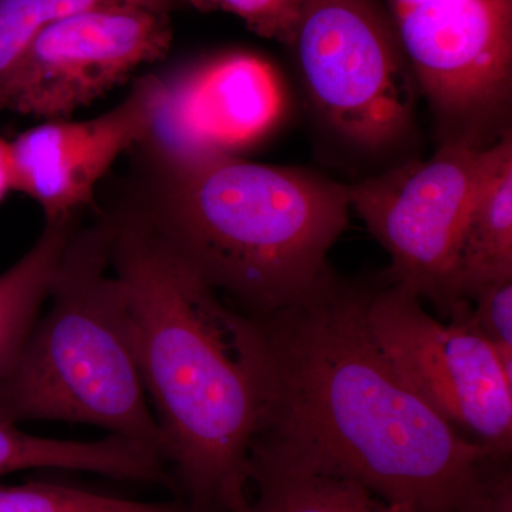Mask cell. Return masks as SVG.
Returning a JSON list of instances; mask_svg holds the SVG:
<instances>
[{"mask_svg": "<svg viewBox=\"0 0 512 512\" xmlns=\"http://www.w3.org/2000/svg\"><path fill=\"white\" fill-rule=\"evenodd\" d=\"M375 286L335 272L254 319L261 356L256 436L414 512H478L511 457L464 436L394 369L367 322Z\"/></svg>", "mask_w": 512, "mask_h": 512, "instance_id": "6da1fadb", "label": "cell"}, {"mask_svg": "<svg viewBox=\"0 0 512 512\" xmlns=\"http://www.w3.org/2000/svg\"><path fill=\"white\" fill-rule=\"evenodd\" d=\"M106 214L165 463L192 510L235 512L248 501L262 420L254 320L205 284L130 202Z\"/></svg>", "mask_w": 512, "mask_h": 512, "instance_id": "7a4b0ae2", "label": "cell"}, {"mask_svg": "<svg viewBox=\"0 0 512 512\" xmlns=\"http://www.w3.org/2000/svg\"><path fill=\"white\" fill-rule=\"evenodd\" d=\"M127 202L234 308L264 316L330 275L349 227L348 185L234 154L174 153L140 143Z\"/></svg>", "mask_w": 512, "mask_h": 512, "instance_id": "3957f363", "label": "cell"}, {"mask_svg": "<svg viewBox=\"0 0 512 512\" xmlns=\"http://www.w3.org/2000/svg\"><path fill=\"white\" fill-rule=\"evenodd\" d=\"M111 235L106 212L74 229L50 284L49 311L0 383V420L90 424L164 460L126 293L111 268Z\"/></svg>", "mask_w": 512, "mask_h": 512, "instance_id": "277c9868", "label": "cell"}, {"mask_svg": "<svg viewBox=\"0 0 512 512\" xmlns=\"http://www.w3.org/2000/svg\"><path fill=\"white\" fill-rule=\"evenodd\" d=\"M291 47L313 106L350 146L379 153L412 133L419 90L380 0H305Z\"/></svg>", "mask_w": 512, "mask_h": 512, "instance_id": "5b68a950", "label": "cell"}, {"mask_svg": "<svg viewBox=\"0 0 512 512\" xmlns=\"http://www.w3.org/2000/svg\"><path fill=\"white\" fill-rule=\"evenodd\" d=\"M448 322L396 284L373 288L367 322L394 369L434 412L501 456L512 451V375L474 326L468 302L447 309Z\"/></svg>", "mask_w": 512, "mask_h": 512, "instance_id": "8992f818", "label": "cell"}, {"mask_svg": "<svg viewBox=\"0 0 512 512\" xmlns=\"http://www.w3.org/2000/svg\"><path fill=\"white\" fill-rule=\"evenodd\" d=\"M485 146L476 138L448 137L427 160L348 185L350 208L389 255L383 281L439 311Z\"/></svg>", "mask_w": 512, "mask_h": 512, "instance_id": "52a82bcc", "label": "cell"}, {"mask_svg": "<svg viewBox=\"0 0 512 512\" xmlns=\"http://www.w3.org/2000/svg\"><path fill=\"white\" fill-rule=\"evenodd\" d=\"M173 39L170 13L104 6L46 26L0 84V110L66 120L163 59Z\"/></svg>", "mask_w": 512, "mask_h": 512, "instance_id": "ba28073f", "label": "cell"}, {"mask_svg": "<svg viewBox=\"0 0 512 512\" xmlns=\"http://www.w3.org/2000/svg\"><path fill=\"white\" fill-rule=\"evenodd\" d=\"M163 77H140L119 106L96 119L52 120L10 143L15 191L42 207L45 221L83 215L114 163L153 130Z\"/></svg>", "mask_w": 512, "mask_h": 512, "instance_id": "9c48e42d", "label": "cell"}, {"mask_svg": "<svg viewBox=\"0 0 512 512\" xmlns=\"http://www.w3.org/2000/svg\"><path fill=\"white\" fill-rule=\"evenodd\" d=\"M163 83L143 143L165 151L234 154L265 137L285 111L278 73L251 55L218 57Z\"/></svg>", "mask_w": 512, "mask_h": 512, "instance_id": "30bf717a", "label": "cell"}, {"mask_svg": "<svg viewBox=\"0 0 512 512\" xmlns=\"http://www.w3.org/2000/svg\"><path fill=\"white\" fill-rule=\"evenodd\" d=\"M512 279V136L510 130L487 144L456 252L444 286L440 312L470 301L485 286Z\"/></svg>", "mask_w": 512, "mask_h": 512, "instance_id": "8fae6325", "label": "cell"}, {"mask_svg": "<svg viewBox=\"0 0 512 512\" xmlns=\"http://www.w3.org/2000/svg\"><path fill=\"white\" fill-rule=\"evenodd\" d=\"M249 488L254 495L235 512H414L261 436L249 453Z\"/></svg>", "mask_w": 512, "mask_h": 512, "instance_id": "7c38bea8", "label": "cell"}, {"mask_svg": "<svg viewBox=\"0 0 512 512\" xmlns=\"http://www.w3.org/2000/svg\"><path fill=\"white\" fill-rule=\"evenodd\" d=\"M35 468L87 471L177 490L163 458L127 437L111 434L99 441L46 439L0 420V476Z\"/></svg>", "mask_w": 512, "mask_h": 512, "instance_id": "4fadbf2b", "label": "cell"}, {"mask_svg": "<svg viewBox=\"0 0 512 512\" xmlns=\"http://www.w3.org/2000/svg\"><path fill=\"white\" fill-rule=\"evenodd\" d=\"M80 222L82 215L46 221L32 248L0 275V383L39 318L64 247Z\"/></svg>", "mask_w": 512, "mask_h": 512, "instance_id": "5bb4252c", "label": "cell"}, {"mask_svg": "<svg viewBox=\"0 0 512 512\" xmlns=\"http://www.w3.org/2000/svg\"><path fill=\"white\" fill-rule=\"evenodd\" d=\"M119 5L167 13L181 6L178 0H0V84L46 26L86 10Z\"/></svg>", "mask_w": 512, "mask_h": 512, "instance_id": "9a60e30c", "label": "cell"}, {"mask_svg": "<svg viewBox=\"0 0 512 512\" xmlns=\"http://www.w3.org/2000/svg\"><path fill=\"white\" fill-rule=\"evenodd\" d=\"M187 504L121 500L50 483L0 485V512H188Z\"/></svg>", "mask_w": 512, "mask_h": 512, "instance_id": "2e32d148", "label": "cell"}, {"mask_svg": "<svg viewBox=\"0 0 512 512\" xmlns=\"http://www.w3.org/2000/svg\"><path fill=\"white\" fill-rule=\"evenodd\" d=\"M201 12L237 16L255 35L292 46L305 0H178Z\"/></svg>", "mask_w": 512, "mask_h": 512, "instance_id": "e0dca14e", "label": "cell"}, {"mask_svg": "<svg viewBox=\"0 0 512 512\" xmlns=\"http://www.w3.org/2000/svg\"><path fill=\"white\" fill-rule=\"evenodd\" d=\"M467 302L474 326L512 375V279L485 286Z\"/></svg>", "mask_w": 512, "mask_h": 512, "instance_id": "ac0fdd59", "label": "cell"}, {"mask_svg": "<svg viewBox=\"0 0 512 512\" xmlns=\"http://www.w3.org/2000/svg\"><path fill=\"white\" fill-rule=\"evenodd\" d=\"M10 191H15V167H13L10 143L0 137V202Z\"/></svg>", "mask_w": 512, "mask_h": 512, "instance_id": "d6986e66", "label": "cell"}, {"mask_svg": "<svg viewBox=\"0 0 512 512\" xmlns=\"http://www.w3.org/2000/svg\"><path fill=\"white\" fill-rule=\"evenodd\" d=\"M478 512H512V480L505 481Z\"/></svg>", "mask_w": 512, "mask_h": 512, "instance_id": "ffe728a7", "label": "cell"}, {"mask_svg": "<svg viewBox=\"0 0 512 512\" xmlns=\"http://www.w3.org/2000/svg\"><path fill=\"white\" fill-rule=\"evenodd\" d=\"M188 512H198V511H195V510H190V511H188Z\"/></svg>", "mask_w": 512, "mask_h": 512, "instance_id": "44dd1931", "label": "cell"}]
</instances>
